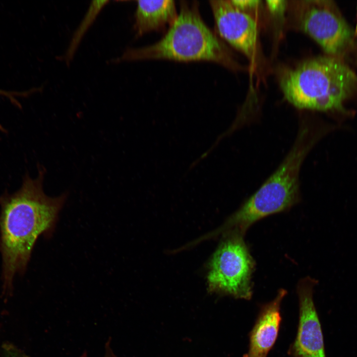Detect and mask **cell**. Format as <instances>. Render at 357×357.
Wrapping results in <instances>:
<instances>
[{
    "label": "cell",
    "mask_w": 357,
    "mask_h": 357,
    "mask_svg": "<svg viewBox=\"0 0 357 357\" xmlns=\"http://www.w3.org/2000/svg\"><path fill=\"white\" fill-rule=\"evenodd\" d=\"M287 294L278 291L276 297L263 305L249 334L248 350L244 357H267L278 337L282 320L280 306Z\"/></svg>",
    "instance_id": "9c48e42d"
},
{
    "label": "cell",
    "mask_w": 357,
    "mask_h": 357,
    "mask_svg": "<svg viewBox=\"0 0 357 357\" xmlns=\"http://www.w3.org/2000/svg\"><path fill=\"white\" fill-rule=\"evenodd\" d=\"M231 2L240 10L254 16L253 11L261 5L260 0H231Z\"/></svg>",
    "instance_id": "7c38bea8"
},
{
    "label": "cell",
    "mask_w": 357,
    "mask_h": 357,
    "mask_svg": "<svg viewBox=\"0 0 357 357\" xmlns=\"http://www.w3.org/2000/svg\"><path fill=\"white\" fill-rule=\"evenodd\" d=\"M316 283L315 279L308 277L298 284L299 321L297 336L289 350L291 357H326L321 325L313 298Z\"/></svg>",
    "instance_id": "ba28073f"
},
{
    "label": "cell",
    "mask_w": 357,
    "mask_h": 357,
    "mask_svg": "<svg viewBox=\"0 0 357 357\" xmlns=\"http://www.w3.org/2000/svg\"><path fill=\"white\" fill-rule=\"evenodd\" d=\"M209 2L220 36L242 53L253 67L258 68L264 60L255 17L238 8L231 0H214Z\"/></svg>",
    "instance_id": "52a82bcc"
},
{
    "label": "cell",
    "mask_w": 357,
    "mask_h": 357,
    "mask_svg": "<svg viewBox=\"0 0 357 357\" xmlns=\"http://www.w3.org/2000/svg\"><path fill=\"white\" fill-rule=\"evenodd\" d=\"M291 23L329 56L339 57L353 44L354 32L336 3L329 0L288 1Z\"/></svg>",
    "instance_id": "5b68a950"
},
{
    "label": "cell",
    "mask_w": 357,
    "mask_h": 357,
    "mask_svg": "<svg viewBox=\"0 0 357 357\" xmlns=\"http://www.w3.org/2000/svg\"><path fill=\"white\" fill-rule=\"evenodd\" d=\"M178 14L174 0H138L134 25L136 36L170 27Z\"/></svg>",
    "instance_id": "30bf717a"
},
{
    "label": "cell",
    "mask_w": 357,
    "mask_h": 357,
    "mask_svg": "<svg viewBox=\"0 0 357 357\" xmlns=\"http://www.w3.org/2000/svg\"><path fill=\"white\" fill-rule=\"evenodd\" d=\"M109 2V0H93L91 1L82 20L74 33L65 53L64 60L67 63H69L72 60L86 31L91 26L101 10Z\"/></svg>",
    "instance_id": "8fae6325"
},
{
    "label": "cell",
    "mask_w": 357,
    "mask_h": 357,
    "mask_svg": "<svg viewBox=\"0 0 357 357\" xmlns=\"http://www.w3.org/2000/svg\"><path fill=\"white\" fill-rule=\"evenodd\" d=\"M323 135L313 120L301 119L296 138L285 158L261 186L231 216L224 230L243 236L256 221L295 205L299 199L301 166Z\"/></svg>",
    "instance_id": "7a4b0ae2"
},
{
    "label": "cell",
    "mask_w": 357,
    "mask_h": 357,
    "mask_svg": "<svg viewBox=\"0 0 357 357\" xmlns=\"http://www.w3.org/2000/svg\"><path fill=\"white\" fill-rule=\"evenodd\" d=\"M243 236L230 234L214 254L207 276L211 291L250 299L254 261Z\"/></svg>",
    "instance_id": "8992f818"
},
{
    "label": "cell",
    "mask_w": 357,
    "mask_h": 357,
    "mask_svg": "<svg viewBox=\"0 0 357 357\" xmlns=\"http://www.w3.org/2000/svg\"><path fill=\"white\" fill-rule=\"evenodd\" d=\"M105 357H114V356L112 353H111V351L110 350L109 352V350H108Z\"/></svg>",
    "instance_id": "5bb4252c"
},
{
    "label": "cell",
    "mask_w": 357,
    "mask_h": 357,
    "mask_svg": "<svg viewBox=\"0 0 357 357\" xmlns=\"http://www.w3.org/2000/svg\"><path fill=\"white\" fill-rule=\"evenodd\" d=\"M279 84L298 109L346 114L344 104L357 91V75L340 58L319 56L285 70Z\"/></svg>",
    "instance_id": "3957f363"
},
{
    "label": "cell",
    "mask_w": 357,
    "mask_h": 357,
    "mask_svg": "<svg viewBox=\"0 0 357 357\" xmlns=\"http://www.w3.org/2000/svg\"><path fill=\"white\" fill-rule=\"evenodd\" d=\"M37 168L36 178L27 173L17 191L0 195L2 289L7 295L12 292L14 276L26 270L38 238L51 236L68 195L48 196L43 189L46 170L40 164Z\"/></svg>",
    "instance_id": "6da1fadb"
},
{
    "label": "cell",
    "mask_w": 357,
    "mask_h": 357,
    "mask_svg": "<svg viewBox=\"0 0 357 357\" xmlns=\"http://www.w3.org/2000/svg\"><path fill=\"white\" fill-rule=\"evenodd\" d=\"M0 357H28L19 349L10 345H4Z\"/></svg>",
    "instance_id": "4fadbf2b"
},
{
    "label": "cell",
    "mask_w": 357,
    "mask_h": 357,
    "mask_svg": "<svg viewBox=\"0 0 357 357\" xmlns=\"http://www.w3.org/2000/svg\"><path fill=\"white\" fill-rule=\"evenodd\" d=\"M145 60L209 61L233 70L239 68L228 48L203 21L197 1H181L176 19L162 39L148 46L126 49L114 62Z\"/></svg>",
    "instance_id": "277c9868"
}]
</instances>
